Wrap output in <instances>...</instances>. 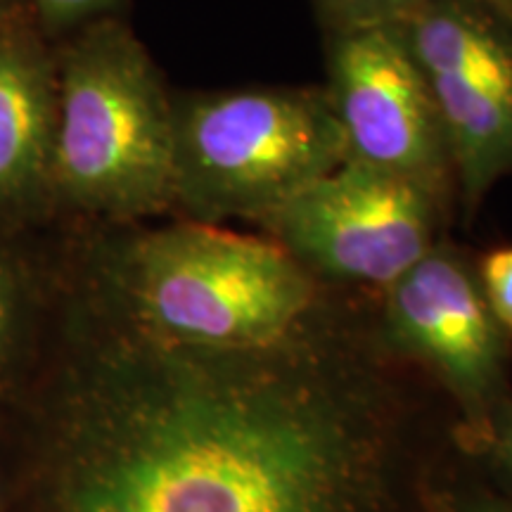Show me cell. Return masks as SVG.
I'll return each mask as SVG.
<instances>
[{
  "label": "cell",
  "instance_id": "cell-13",
  "mask_svg": "<svg viewBox=\"0 0 512 512\" xmlns=\"http://www.w3.org/2000/svg\"><path fill=\"white\" fill-rule=\"evenodd\" d=\"M432 512H512V494H498L486 486H463L441 494Z\"/></svg>",
  "mask_w": 512,
  "mask_h": 512
},
{
  "label": "cell",
  "instance_id": "cell-5",
  "mask_svg": "<svg viewBox=\"0 0 512 512\" xmlns=\"http://www.w3.org/2000/svg\"><path fill=\"white\" fill-rule=\"evenodd\" d=\"M451 209L406 178L342 162L259 226L325 287L382 292L437 245Z\"/></svg>",
  "mask_w": 512,
  "mask_h": 512
},
{
  "label": "cell",
  "instance_id": "cell-3",
  "mask_svg": "<svg viewBox=\"0 0 512 512\" xmlns=\"http://www.w3.org/2000/svg\"><path fill=\"white\" fill-rule=\"evenodd\" d=\"M347 162L323 86H266L174 100L176 204L190 221L264 223Z\"/></svg>",
  "mask_w": 512,
  "mask_h": 512
},
{
  "label": "cell",
  "instance_id": "cell-14",
  "mask_svg": "<svg viewBox=\"0 0 512 512\" xmlns=\"http://www.w3.org/2000/svg\"><path fill=\"white\" fill-rule=\"evenodd\" d=\"M36 5L53 24H76L110 12L117 0H36Z\"/></svg>",
  "mask_w": 512,
  "mask_h": 512
},
{
  "label": "cell",
  "instance_id": "cell-6",
  "mask_svg": "<svg viewBox=\"0 0 512 512\" xmlns=\"http://www.w3.org/2000/svg\"><path fill=\"white\" fill-rule=\"evenodd\" d=\"M396 29L437 107L456 207L472 219L512 176V24L482 0H422Z\"/></svg>",
  "mask_w": 512,
  "mask_h": 512
},
{
  "label": "cell",
  "instance_id": "cell-10",
  "mask_svg": "<svg viewBox=\"0 0 512 512\" xmlns=\"http://www.w3.org/2000/svg\"><path fill=\"white\" fill-rule=\"evenodd\" d=\"M456 437L467 456L489 467L512 494V394L498 403L482 425L456 430Z\"/></svg>",
  "mask_w": 512,
  "mask_h": 512
},
{
  "label": "cell",
  "instance_id": "cell-16",
  "mask_svg": "<svg viewBox=\"0 0 512 512\" xmlns=\"http://www.w3.org/2000/svg\"><path fill=\"white\" fill-rule=\"evenodd\" d=\"M5 309H8V283H5V273L0 268V323L5 318Z\"/></svg>",
  "mask_w": 512,
  "mask_h": 512
},
{
  "label": "cell",
  "instance_id": "cell-11",
  "mask_svg": "<svg viewBox=\"0 0 512 512\" xmlns=\"http://www.w3.org/2000/svg\"><path fill=\"white\" fill-rule=\"evenodd\" d=\"M325 31L399 27L422 0H313Z\"/></svg>",
  "mask_w": 512,
  "mask_h": 512
},
{
  "label": "cell",
  "instance_id": "cell-1",
  "mask_svg": "<svg viewBox=\"0 0 512 512\" xmlns=\"http://www.w3.org/2000/svg\"><path fill=\"white\" fill-rule=\"evenodd\" d=\"M145 339L98 377L60 512H392V403L332 313L259 349Z\"/></svg>",
  "mask_w": 512,
  "mask_h": 512
},
{
  "label": "cell",
  "instance_id": "cell-7",
  "mask_svg": "<svg viewBox=\"0 0 512 512\" xmlns=\"http://www.w3.org/2000/svg\"><path fill=\"white\" fill-rule=\"evenodd\" d=\"M382 347L430 370L472 430L510 396V335L479 283L477 261L441 238L380 292Z\"/></svg>",
  "mask_w": 512,
  "mask_h": 512
},
{
  "label": "cell",
  "instance_id": "cell-12",
  "mask_svg": "<svg viewBox=\"0 0 512 512\" xmlns=\"http://www.w3.org/2000/svg\"><path fill=\"white\" fill-rule=\"evenodd\" d=\"M477 273L486 302L512 337V245L496 247L477 259Z\"/></svg>",
  "mask_w": 512,
  "mask_h": 512
},
{
  "label": "cell",
  "instance_id": "cell-2",
  "mask_svg": "<svg viewBox=\"0 0 512 512\" xmlns=\"http://www.w3.org/2000/svg\"><path fill=\"white\" fill-rule=\"evenodd\" d=\"M121 294L145 335L195 349H259L328 316V287L268 235L188 221L133 240Z\"/></svg>",
  "mask_w": 512,
  "mask_h": 512
},
{
  "label": "cell",
  "instance_id": "cell-8",
  "mask_svg": "<svg viewBox=\"0 0 512 512\" xmlns=\"http://www.w3.org/2000/svg\"><path fill=\"white\" fill-rule=\"evenodd\" d=\"M325 72L347 162L406 178L456 207L444 128L399 29L325 31Z\"/></svg>",
  "mask_w": 512,
  "mask_h": 512
},
{
  "label": "cell",
  "instance_id": "cell-9",
  "mask_svg": "<svg viewBox=\"0 0 512 512\" xmlns=\"http://www.w3.org/2000/svg\"><path fill=\"white\" fill-rule=\"evenodd\" d=\"M55 110L46 64L19 46H0V200L22 195L50 171Z\"/></svg>",
  "mask_w": 512,
  "mask_h": 512
},
{
  "label": "cell",
  "instance_id": "cell-15",
  "mask_svg": "<svg viewBox=\"0 0 512 512\" xmlns=\"http://www.w3.org/2000/svg\"><path fill=\"white\" fill-rule=\"evenodd\" d=\"M482 3L489 5L491 10H496L498 15L505 17L512 24V0H482Z\"/></svg>",
  "mask_w": 512,
  "mask_h": 512
},
{
  "label": "cell",
  "instance_id": "cell-4",
  "mask_svg": "<svg viewBox=\"0 0 512 512\" xmlns=\"http://www.w3.org/2000/svg\"><path fill=\"white\" fill-rule=\"evenodd\" d=\"M50 171L74 202L112 216L176 204L174 100L117 22L95 24L64 60Z\"/></svg>",
  "mask_w": 512,
  "mask_h": 512
}]
</instances>
